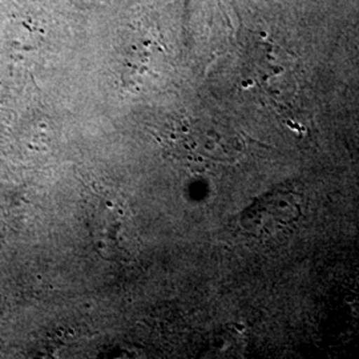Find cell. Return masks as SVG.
Masks as SVG:
<instances>
[{"mask_svg":"<svg viewBox=\"0 0 359 359\" xmlns=\"http://www.w3.org/2000/svg\"><path fill=\"white\" fill-rule=\"evenodd\" d=\"M301 216V205L294 192L276 189L256 200L245 210L241 225L258 238H271L294 226Z\"/></svg>","mask_w":359,"mask_h":359,"instance_id":"1","label":"cell"}]
</instances>
